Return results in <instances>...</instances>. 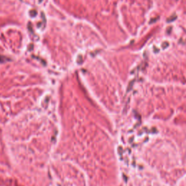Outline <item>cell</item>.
I'll use <instances>...</instances> for the list:
<instances>
[{"label":"cell","instance_id":"6da1fadb","mask_svg":"<svg viewBox=\"0 0 186 186\" xmlns=\"http://www.w3.org/2000/svg\"><path fill=\"white\" fill-rule=\"evenodd\" d=\"M0 61H1V58H0Z\"/></svg>","mask_w":186,"mask_h":186}]
</instances>
